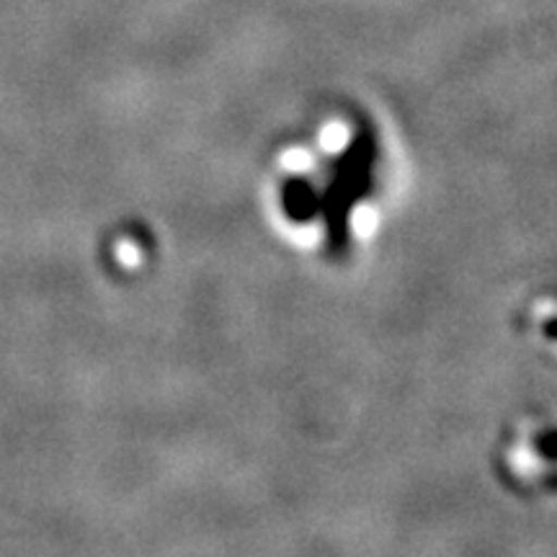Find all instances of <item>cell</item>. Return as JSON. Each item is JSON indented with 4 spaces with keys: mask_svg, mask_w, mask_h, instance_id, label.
Listing matches in <instances>:
<instances>
[{
    "mask_svg": "<svg viewBox=\"0 0 557 557\" xmlns=\"http://www.w3.org/2000/svg\"><path fill=\"white\" fill-rule=\"evenodd\" d=\"M377 143L364 120L331 111L276 152L269 201L289 238L312 250L344 246L354 227L348 212L372 194Z\"/></svg>",
    "mask_w": 557,
    "mask_h": 557,
    "instance_id": "6da1fadb",
    "label": "cell"
}]
</instances>
